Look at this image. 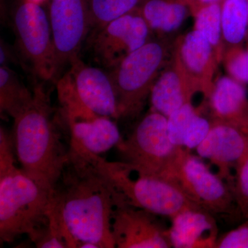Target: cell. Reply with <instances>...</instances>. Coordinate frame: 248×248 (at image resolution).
Returning <instances> with one entry per match:
<instances>
[{
  "label": "cell",
  "mask_w": 248,
  "mask_h": 248,
  "mask_svg": "<svg viewBox=\"0 0 248 248\" xmlns=\"http://www.w3.org/2000/svg\"><path fill=\"white\" fill-rule=\"evenodd\" d=\"M117 195L107 178L71 140L68 159L49 205L67 248H116L112 218Z\"/></svg>",
  "instance_id": "6da1fadb"
},
{
  "label": "cell",
  "mask_w": 248,
  "mask_h": 248,
  "mask_svg": "<svg viewBox=\"0 0 248 248\" xmlns=\"http://www.w3.org/2000/svg\"><path fill=\"white\" fill-rule=\"evenodd\" d=\"M32 102L14 119L17 157L26 174L51 193L68 159L53 120L48 94L42 86Z\"/></svg>",
  "instance_id": "7a4b0ae2"
},
{
  "label": "cell",
  "mask_w": 248,
  "mask_h": 248,
  "mask_svg": "<svg viewBox=\"0 0 248 248\" xmlns=\"http://www.w3.org/2000/svg\"><path fill=\"white\" fill-rule=\"evenodd\" d=\"M13 137L0 130V239L27 234L33 242L48 221L50 192L16 166Z\"/></svg>",
  "instance_id": "3957f363"
},
{
  "label": "cell",
  "mask_w": 248,
  "mask_h": 248,
  "mask_svg": "<svg viewBox=\"0 0 248 248\" xmlns=\"http://www.w3.org/2000/svg\"><path fill=\"white\" fill-rule=\"evenodd\" d=\"M77 144L129 205L170 219L186 209L198 206L167 178L137 172L122 161L110 162Z\"/></svg>",
  "instance_id": "277c9868"
},
{
  "label": "cell",
  "mask_w": 248,
  "mask_h": 248,
  "mask_svg": "<svg viewBox=\"0 0 248 248\" xmlns=\"http://www.w3.org/2000/svg\"><path fill=\"white\" fill-rule=\"evenodd\" d=\"M169 55L164 41L150 40L108 72L115 86L118 119L133 118L141 112Z\"/></svg>",
  "instance_id": "5b68a950"
},
{
  "label": "cell",
  "mask_w": 248,
  "mask_h": 248,
  "mask_svg": "<svg viewBox=\"0 0 248 248\" xmlns=\"http://www.w3.org/2000/svg\"><path fill=\"white\" fill-rule=\"evenodd\" d=\"M117 148L130 169L164 177L182 148L170 140L167 117L151 109Z\"/></svg>",
  "instance_id": "8992f818"
},
{
  "label": "cell",
  "mask_w": 248,
  "mask_h": 248,
  "mask_svg": "<svg viewBox=\"0 0 248 248\" xmlns=\"http://www.w3.org/2000/svg\"><path fill=\"white\" fill-rule=\"evenodd\" d=\"M192 202L214 216L241 215L229 186L198 156L182 148L165 174Z\"/></svg>",
  "instance_id": "52a82bcc"
},
{
  "label": "cell",
  "mask_w": 248,
  "mask_h": 248,
  "mask_svg": "<svg viewBox=\"0 0 248 248\" xmlns=\"http://www.w3.org/2000/svg\"><path fill=\"white\" fill-rule=\"evenodd\" d=\"M18 47L36 76L53 81L60 73L49 17L40 3L20 0L11 14Z\"/></svg>",
  "instance_id": "ba28073f"
},
{
  "label": "cell",
  "mask_w": 248,
  "mask_h": 248,
  "mask_svg": "<svg viewBox=\"0 0 248 248\" xmlns=\"http://www.w3.org/2000/svg\"><path fill=\"white\" fill-rule=\"evenodd\" d=\"M151 31L138 9L113 19L91 37L96 61L112 70L151 40Z\"/></svg>",
  "instance_id": "9c48e42d"
},
{
  "label": "cell",
  "mask_w": 248,
  "mask_h": 248,
  "mask_svg": "<svg viewBox=\"0 0 248 248\" xmlns=\"http://www.w3.org/2000/svg\"><path fill=\"white\" fill-rule=\"evenodd\" d=\"M48 17L60 71L79 58L91 30L88 0H50Z\"/></svg>",
  "instance_id": "30bf717a"
},
{
  "label": "cell",
  "mask_w": 248,
  "mask_h": 248,
  "mask_svg": "<svg viewBox=\"0 0 248 248\" xmlns=\"http://www.w3.org/2000/svg\"><path fill=\"white\" fill-rule=\"evenodd\" d=\"M158 215L132 206L117 195L112 218V233L119 248H172L169 229H166Z\"/></svg>",
  "instance_id": "8fae6325"
},
{
  "label": "cell",
  "mask_w": 248,
  "mask_h": 248,
  "mask_svg": "<svg viewBox=\"0 0 248 248\" xmlns=\"http://www.w3.org/2000/svg\"><path fill=\"white\" fill-rule=\"evenodd\" d=\"M65 76L81 104L94 115L118 119L115 86L109 73L88 66L79 58Z\"/></svg>",
  "instance_id": "7c38bea8"
},
{
  "label": "cell",
  "mask_w": 248,
  "mask_h": 248,
  "mask_svg": "<svg viewBox=\"0 0 248 248\" xmlns=\"http://www.w3.org/2000/svg\"><path fill=\"white\" fill-rule=\"evenodd\" d=\"M216 60L218 61L208 39L194 29L179 44L174 65L194 94L200 91L209 99L213 88L211 79Z\"/></svg>",
  "instance_id": "4fadbf2b"
},
{
  "label": "cell",
  "mask_w": 248,
  "mask_h": 248,
  "mask_svg": "<svg viewBox=\"0 0 248 248\" xmlns=\"http://www.w3.org/2000/svg\"><path fill=\"white\" fill-rule=\"evenodd\" d=\"M196 151L216 166L217 174L231 190L235 167L248 152V135L229 124L213 120L208 135Z\"/></svg>",
  "instance_id": "5bb4252c"
},
{
  "label": "cell",
  "mask_w": 248,
  "mask_h": 248,
  "mask_svg": "<svg viewBox=\"0 0 248 248\" xmlns=\"http://www.w3.org/2000/svg\"><path fill=\"white\" fill-rule=\"evenodd\" d=\"M213 216L197 206L186 209L171 218L169 236L172 248H215L218 229Z\"/></svg>",
  "instance_id": "9a60e30c"
},
{
  "label": "cell",
  "mask_w": 248,
  "mask_h": 248,
  "mask_svg": "<svg viewBox=\"0 0 248 248\" xmlns=\"http://www.w3.org/2000/svg\"><path fill=\"white\" fill-rule=\"evenodd\" d=\"M214 121L232 125L248 135V96L245 85L223 76L214 83L209 97Z\"/></svg>",
  "instance_id": "2e32d148"
},
{
  "label": "cell",
  "mask_w": 248,
  "mask_h": 248,
  "mask_svg": "<svg viewBox=\"0 0 248 248\" xmlns=\"http://www.w3.org/2000/svg\"><path fill=\"white\" fill-rule=\"evenodd\" d=\"M67 122L71 140L93 154L99 155L110 151L123 139L117 124L110 117L95 116Z\"/></svg>",
  "instance_id": "e0dca14e"
},
{
  "label": "cell",
  "mask_w": 248,
  "mask_h": 248,
  "mask_svg": "<svg viewBox=\"0 0 248 248\" xmlns=\"http://www.w3.org/2000/svg\"><path fill=\"white\" fill-rule=\"evenodd\" d=\"M194 94L174 65L161 72L153 84L149 97L151 110L168 117L186 103L191 102Z\"/></svg>",
  "instance_id": "ac0fdd59"
},
{
  "label": "cell",
  "mask_w": 248,
  "mask_h": 248,
  "mask_svg": "<svg viewBox=\"0 0 248 248\" xmlns=\"http://www.w3.org/2000/svg\"><path fill=\"white\" fill-rule=\"evenodd\" d=\"M189 8L186 0H143L137 9L151 31L169 33L182 26Z\"/></svg>",
  "instance_id": "d6986e66"
},
{
  "label": "cell",
  "mask_w": 248,
  "mask_h": 248,
  "mask_svg": "<svg viewBox=\"0 0 248 248\" xmlns=\"http://www.w3.org/2000/svg\"><path fill=\"white\" fill-rule=\"evenodd\" d=\"M31 92L9 67L0 66V112L16 119L32 102Z\"/></svg>",
  "instance_id": "ffe728a7"
},
{
  "label": "cell",
  "mask_w": 248,
  "mask_h": 248,
  "mask_svg": "<svg viewBox=\"0 0 248 248\" xmlns=\"http://www.w3.org/2000/svg\"><path fill=\"white\" fill-rule=\"evenodd\" d=\"M222 36L232 47L240 46L248 32V0H222Z\"/></svg>",
  "instance_id": "44dd1931"
},
{
  "label": "cell",
  "mask_w": 248,
  "mask_h": 248,
  "mask_svg": "<svg viewBox=\"0 0 248 248\" xmlns=\"http://www.w3.org/2000/svg\"><path fill=\"white\" fill-rule=\"evenodd\" d=\"M195 30L203 34L213 46L218 60L223 58L221 50L222 36L221 2L202 5L194 9Z\"/></svg>",
  "instance_id": "7402d4cb"
},
{
  "label": "cell",
  "mask_w": 248,
  "mask_h": 248,
  "mask_svg": "<svg viewBox=\"0 0 248 248\" xmlns=\"http://www.w3.org/2000/svg\"><path fill=\"white\" fill-rule=\"evenodd\" d=\"M143 0H88L90 27L93 32L108 23L134 11Z\"/></svg>",
  "instance_id": "603a6c76"
},
{
  "label": "cell",
  "mask_w": 248,
  "mask_h": 248,
  "mask_svg": "<svg viewBox=\"0 0 248 248\" xmlns=\"http://www.w3.org/2000/svg\"><path fill=\"white\" fill-rule=\"evenodd\" d=\"M198 113L192 103L187 102L167 117L169 138L176 146L184 148L186 130Z\"/></svg>",
  "instance_id": "cb8c5ba5"
},
{
  "label": "cell",
  "mask_w": 248,
  "mask_h": 248,
  "mask_svg": "<svg viewBox=\"0 0 248 248\" xmlns=\"http://www.w3.org/2000/svg\"><path fill=\"white\" fill-rule=\"evenodd\" d=\"M231 191L241 216L246 219L248 218V152L235 167Z\"/></svg>",
  "instance_id": "d4e9b609"
},
{
  "label": "cell",
  "mask_w": 248,
  "mask_h": 248,
  "mask_svg": "<svg viewBox=\"0 0 248 248\" xmlns=\"http://www.w3.org/2000/svg\"><path fill=\"white\" fill-rule=\"evenodd\" d=\"M223 58L230 77L242 84H248V47H232Z\"/></svg>",
  "instance_id": "484cf974"
},
{
  "label": "cell",
  "mask_w": 248,
  "mask_h": 248,
  "mask_svg": "<svg viewBox=\"0 0 248 248\" xmlns=\"http://www.w3.org/2000/svg\"><path fill=\"white\" fill-rule=\"evenodd\" d=\"M212 127V121H209L197 114L189 125L184 139V148L196 149L206 138Z\"/></svg>",
  "instance_id": "4316f807"
},
{
  "label": "cell",
  "mask_w": 248,
  "mask_h": 248,
  "mask_svg": "<svg viewBox=\"0 0 248 248\" xmlns=\"http://www.w3.org/2000/svg\"><path fill=\"white\" fill-rule=\"evenodd\" d=\"M215 248H248V218L242 224L218 238Z\"/></svg>",
  "instance_id": "83f0119b"
},
{
  "label": "cell",
  "mask_w": 248,
  "mask_h": 248,
  "mask_svg": "<svg viewBox=\"0 0 248 248\" xmlns=\"http://www.w3.org/2000/svg\"><path fill=\"white\" fill-rule=\"evenodd\" d=\"M18 58L14 50L4 40L0 41V66L17 64Z\"/></svg>",
  "instance_id": "f1b7e54d"
},
{
  "label": "cell",
  "mask_w": 248,
  "mask_h": 248,
  "mask_svg": "<svg viewBox=\"0 0 248 248\" xmlns=\"http://www.w3.org/2000/svg\"><path fill=\"white\" fill-rule=\"evenodd\" d=\"M191 10L197 9L202 5L212 4V3L221 2L222 0H186Z\"/></svg>",
  "instance_id": "f546056e"
},
{
  "label": "cell",
  "mask_w": 248,
  "mask_h": 248,
  "mask_svg": "<svg viewBox=\"0 0 248 248\" xmlns=\"http://www.w3.org/2000/svg\"><path fill=\"white\" fill-rule=\"evenodd\" d=\"M31 1H35V2L40 3V2L42 1V0H31Z\"/></svg>",
  "instance_id": "4dcf8cb0"
}]
</instances>
